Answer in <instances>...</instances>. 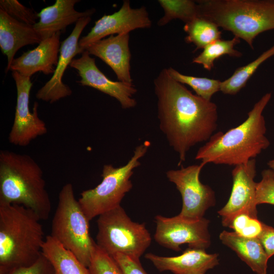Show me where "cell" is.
<instances>
[{"mask_svg":"<svg viewBox=\"0 0 274 274\" xmlns=\"http://www.w3.org/2000/svg\"><path fill=\"white\" fill-rule=\"evenodd\" d=\"M154 85L159 128L178 154L180 165L191 148L207 142L217 129V107L175 80L167 68L160 72Z\"/></svg>","mask_w":274,"mask_h":274,"instance_id":"obj_1","label":"cell"},{"mask_svg":"<svg viewBox=\"0 0 274 274\" xmlns=\"http://www.w3.org/2000/svg\"><path fill=\"white\" fill-rule=\"evenodd\" d=\"M271 97L270 92L264 94L237 126L213 134L198 150L195 159L205 165L212 163L235 166L255 158L270 145L262 113Z\"/></svg>","mask_w":274,"mask_h":274,"instance_id":"obj_2","label":"cell"},{"mask_svg":"<svg viewBox=\"0 0 274 274\" xmlns=\"http://www.w3.org/2000/svg\"><path fill=\"white\" fill-rule=\"evenodd\" d=\"M40 221L22 206L0 204V274L30 265L41 255L46 237Z\"/></svg>","mask_w":274,"mask_h":274,"instance_id":"obj_3","label":"cell"},{"mask_svg":"<svg viewBox=\"0 0 274 274\" xmlns=\"http://www.w3.org/2000/svg\"><path fill=\"white\" fill-rule=\"evenodd\" d=\"M20 205L34 212L41 220L48 219L51 200L43 172L29 155L0 151V204Z\"/></svg>","mask_w":274,"mask_h":274,"instance_id":"obj_4","label":"cell"},{"mask_svg":"<svg viewBox=\"0 0 274 274\" xmlns=\"http://www.w3.org/2000/svg\"><path fill=\"white\" fill-rule=\"evenodd\" d=\"M198 16L243 39L253 49L255 38L274 29V1L200 0Z\"/></svg>","mask_w":274,"mask_h":274,"instance_id":"obj_5","label":"cell"},{"mask_svg":"<svg viewBox=\"0 0 274 274\" xmlns=\"http://www.w3.org/2000/svg\"><path fill=\"white\" fill-rule=\"evenodd\" d=\"M89 221L75 197L73 185L65 184L59 193L50 235L88 267L96 243L89 233Z\"/></svg>","mask_w":274,"mask_h":274,"instance_id":"obj_6","label":"cell"},{"mask_svg":"<svg viewBox=\"0 0 274 274\" xmlns=\"http://www.w3.org/2000/svg\"><path fill=\"white\" fill-rule=\"evenodd\" d=\"M150 145L146 141L138 145L124 165L115 167L112 164L104 165L100 183L81 192L78 201L89 221L121 206L122 199L132 188L130 178L133 171L141 165L140 159L146 154Z\"/></svg>","mask_w":274,"mask_h":274,"instance_id":"obj_7","label":"cell"},{"mask_svg":"<svg viewBox=\"0 0 274 274\" xmlns=\"http://www.w3.org/2000/svg\"><path fill=\"white\" fill-rule=\"evenodd\" d=\"M97 223L96 244L111 256L121 253L140 260L151 244L145 224L132 221L121 206L99 215Z\"/></svg>","mask_w":274,"mask_h":274,"instance_id":"obj_8","label":"cell"},{"mask_svg":"<svg viewBox=\"0 0 274 274\" xmlns=\"http://www.w3.org/2000/svg\"><path fill=\"white\" fill-rule=\"evenodd\" d=\"M204 165L202 162L186 167L182 165L180 169H170L166 173L168 181L176 185L181 194L182 207L179 215L185 219H201L206 211L215 204V192L199 180Z\"/></svg>","mask_w":274,"mask_h":274,"instance_id":"obj_9","label":"cell"},{"mask_svg":"<svg viewBox=\"0 0 274 274\" xmlns=\"http://www.w3.org/2000/svg\"><path fill=\"white\" fill-rule=\"evenodd\" d=\"M155 222L154 239L163 247L179 252L180 246L185 244L189 248L204 250L211 244L207 219L190 220L179 215L169 218L156 215Z\"/></svg>","mask_w":274,"mask_h":274,"instance_id":"obj_10","label":"cell"},{"mask_svg":"<svg viewBox=\"0 0 274 274\" xmlns=\"http://www.w3.org/2000/svg\"><path fill=\"white\" fill-rule=\"evenodd\" d=\"M17 89V101L14 122L8 140L11 144L19 147L28 146L38 136L47 133L46 123L38 115L39 104L35 102L32 111L29 107V99L32 83L30 78L12 72Z\"/></svg>","mask_w":274,"mask_h":274,"instance_id":"obj_11","label":"cell"},{"mask_svg":"<svg viewBox=\"0 0 274 274\" xmlns=\"http://www.w3.org/2000/svg\"><path fill=\"white\" fill-rule=\"evenodd\" d=\"M152 22L145 6L133 9L129 0H125L121 8L110 15H104L95 22L89 32L79 41L83 53L90 44L114 35L127 33L138 28H148Z\"/></svg>","mask_w":274,"mask_h":274,"instance_id":"obj_12","label":"cell"},{"mask_svg":"<svg viewBox=\"0 0 274 274\" xmlns=\"http://www.w3.org/2000/svg\"><path fill=\"white\" fill-rule=\"evenodd\" d=\"M70 66L76 69L81 77V85L94 88L116 99L122 108L135 107L136 101L133 96L137 89L133 84L109 79L97 67L94 58L85 50L80 57L73 59Z\"/></svg>","mask_w":274,"mask_h":274,"instance_id":"obj_13","label":"cell"},{"mask_svg":"<svg viewBox=\"0 0 274 274\" xmlns=\"http://www.w3.org/2000/svg\"><path fill=\"white\" fill-rule=\"evenodd\" d=\"M231 175L233 183L230 195L226 204L218 212L222 217V222L243 212L258 218L256 202L257 182L254 181L256 175L255 158L246 163L235 166Z\"/></svg>","mask_w":274,"mask_h":274,"instance_id":"obj_14","label":"cell"},{"mask_svg":"<svg viewBox=\"0 0 274 274\" xmlns=\"http://www.w3.org/2000/svg\"><path fill=\"white\" fill-rule=\"evenodd\" d=\"M91 20L90 16L80 18L76 23L70 35L61 42L55 71L50 79L37 92L38 99L52 104L72 94L71 89L63 83L62 77L74 57L78 54L82 53L79 47V38Z\"/></svg>","mask_w":274,"mask_h":274,"instance_id":"obj_15","label":"cell"},{"mask_svg":"<svg viewBox=\"0 0 274 274\" xmlns=\"http://www.w3.org/2000/svg\"><path fill=\"white\" fill-rule=\"evenodd\" d=\"M129 41V33L111 35L90 44L85 50L108 65L119 81L133 84L130 72L131 53Z\"/></svg>","mask_w":274,"mask_h":274,"instance_id":"obj_16","label":"cell"},{"mask_svg":"<svg viewBox=\"0 0 274 274\" xmlns=\"http://www.w3.org/2000/svg\"><path fill=\"white\" fill-rule=\"evenodd\" d=\"M61 32L42 41L34 49L24 52L14 58L9 70L30 78L37 72L45 75L54 73L58 61Z\"/></svg>","mask_w":274,"mask_h":274,"instance_id":"obj_17","label":"cell"},{"mask_svg":"<svg viewBox=\"0 0 274 274\" xmlns=\"http://www.w3.org/2000/svg\"><path fill=\"white\" fill-rule=\"evenodd\" d=\"M206 250L189 248L177 256H159L149 253L145 257L160 272L175 274H205L219 264L218 255L208 254Z\"/></svg>","mask_w":274,"mask_h":274,"instance_id":"obj_18","label":"cell"},{"mask_svg":"<svg viewBox=\"0 0 274 274\" xmlns=\"http://www.w3.org/2000/svg\"><path fill=\"white\" fill-rule=\"evenodd\" d=\"M79 2V0H56L54 5L44 8L38 13L39 20L33 27L42 40L65 30L67 26L76 23L82 17H91L95 12L94 9L84 12L76 11L74 6Z\"/></svg>","mask_w":274,"mask_h":274,"instance_id":"obj_19","label":"cell"},{"mask_svg":"<svg viewBox=\"0 0 274 274\" xmlns=\"http://www.w3.org/2000/svg\"><path fill=\"white\" fill-rule=\"evenodd\" d=\"M42 41L33 26L15 19L0 9V48L7 58L6 73L19 49L28 45L39 44Z\"/></svg>","mask_w":274,"mask_h":274,"instance_id":"obj_20","label":"cell"},{"mask_svg":"<svg viewBox=\"0 0 274 274\" xmlns=\"http://www.w3.org/2000/svg\"><path fill=\"white\" fill-rule=\"evenodd\" d=\"M222 244L234 251L256 274H267L269 259L258 238H248L234 231H223L219 235Z\"/></svg>","mask_w":274,"mask_h":274,"instance_id":"obj_21","label":"cell"},{"mask_svg":"<svg viewBox=\"0 0 274 274\" xmlns=\"http://www.w3.org/2000/svg\"><path fill=\"white\" fill-rule=\"evenodd\" d=\"M42 253L50 262L54 274H91L88 267L50 235L46 237Z\"/></svg>","mask_w":274,"mask_h":274,"instance_id":"obj_22","label":"cell"},{"mask_svg":"<svg viewBox=\"0 0 274 274\" xmlns=\"http://www.w3.org/2000/svg\"><path fill=\"white\" fill-rule=\"evenodd\" d=\"M184 30L187 35L185 40L192 43L196 48L194 52L203 49L211 43L221 39V31L215 23L201 17H197L185 24Z\"/></svg>","mask_w":274,"mask_h":274,"instance_id":"obj_23","label":"cell"},{"mask_svg":"<svg viewBox=\"0 0 274 274\" xmlns=\"http://www.w3.org/2000/svg\"><path fill=\"white\" fill-rule=\"evenodd\" d=\"M274 56V45L248 64L237 68L232 76L221 82L220 91L226 94L235 95L244 88L258 67Z\"/></svg>","mask_w":274,"mask_h":274,"instance_id":"obj_24","label":"cell"},{"mask_svg":"<svg viewBox=\"0 0 274 274\" xmlns=\"http://www.w3.org/2000/svg\"><path fill=\"white\" fill-rule=\"evenodd\" d=\"M163 8V16L158 20L157 25L162 26L174 19H180L185 23L198 17L196 1L191 0H158Z\"/></svg>","mask_w":274,"mask_h":274,"instance_id":"obj_25","label":"cell"},{"mask_svg":"<svg viewBox=\"0 0 274 274\" xmlns=\"http://www.w3.org/2000/svg\"><path fill=\"white\" fill-rule=\"evenodd\" d=\"M240 42L236 37L230 40H218L207 45L202 52L193 59L192 62L201 64L208 71H211L214 66V61L224 55L239 57L242 53L234 49V46Z\"/></svg>","mask_w":274,"mask_h":274,"instance_id":"obj_26","label":"cell"},{"mask_svg":"<svg viewBox=\"0 0 274 274\" xmlns=\"http://www.w3.org/2000/svg\"><path fill=\"white\" fill-rule=\"evenodd\" d=\"M170 76L175 80L189 86L198 96L211 101L212 96L220 91L221 82L219 80L197 77L181 74L172 67L167 68Z\"/></svg>","mask_w":274,"mask_h":274,"instance_id":"obj_27","label":"cell"},{"mask_svg":"<svg viewBox=\"0 0 274 274\" xmlns=\"http://www.w3.org/2000/svg\"><path fill=\"white\" fill-rule=\"evenodd\" d=\"M222 224L233 229L239 235L248 238H258L264 225L258 218L244 212L236 214Z\"/></svg>","mask_w":274,"mask_h":274,"instance_id":"obj_28","label":"cell"},{"mask_svg":"<svg viewBox=\"0 0 274 274\" xmlns=\"http://www.w3.org/2000/svg\"><path fill=\"white\" fill-rule=\"evenodd\" d=\"M88 268L91 274H123L114 259L96 243Z\"/></svg>","mask_w":274,"mask_h":274,"instance_id":"obj_29","label":"cell"},{"mask_svg":"<svg viewBox=\"0 0 274 274\" xmlns=\"http://www.w3.org/2000/svg\"><path fill=\"white\" fill-rule=\"evenodd\" d=\"M0 9L15 19L33 26L39 18L38 13L16 0H1Z\"/></svg>","mask_w":274,"mask_h":274,"instance_id":"obj_30","label":"cell"},{"mask_svg":"<svg viewBox=\"0 0 274 274\" xmlns=\"http://www.w3.org/2000/svg\"><path fill=\"white\" fill-rule=\"evenodd\" d=\"M261 176V181L256 185V204L274 205V171L270 168L264 169Z\"/></svg>","mask_w":274,"mask_h":274,"instance_id":"obj_31","label":"cell"},{"mask_svg":"<svg viewBox=\"0 0 274 274\" xmlns=\"http://www.w3.org/2000/svg\"><path fill=\"white\" fill-rule=\"evenodd\" d=\"M9 274H54L52 266L43 254L32 264L13 270Z\"/></svg>","mask_w":274,"mask_h":274,"instance_id":"obj_32","label":"cell"},{"mask_svg":"<svg viewBox=\"0 0 274 274\" xmlns=\"http://www.w3.org/2000/svg\"><path fill=\"white\" fill-rule=\"evenodd\" d=\"M112 257L119 266L123 274H148L140 260L121 253H116Z\"/></svg>","mask_w":274,"mask_h":274,"instance_id":"obj_33","label":"cell"},{"mask_svg":"<svg viewBox=\"0 0 274 274\" xmlns=\"http://www.w3.org/2000/svg\"><path fill=\"white\" fill-rule=\"evenodd\" d=\"M269 258L274 255V228L264 224L263 229L258 238Z\"/></svg>","mask_w":274,"mask_h":274,"instance_id":"obj_34","label":"cell"},{"mask_svg":"<svg viewBox=\"0 0 274 274\" xmlns=\"http://www.w3.org/2000/svg\"><path fill=\"white\" fill-rule=\"evenodd\" d=\"M267 165L269 166V168L274 171V159L269 160L267 162Z\"/></svg>","mask_w":274,"mask_h":274,"instance_id":"obj_35","label":"cell"}]
</instances>
